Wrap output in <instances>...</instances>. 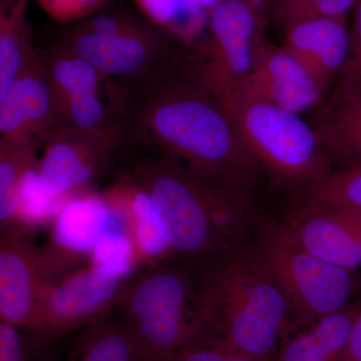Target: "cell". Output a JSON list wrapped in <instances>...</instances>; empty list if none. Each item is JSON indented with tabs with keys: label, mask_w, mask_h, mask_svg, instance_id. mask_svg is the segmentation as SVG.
Segmentation results:
<instances>
[{
	"label": "cell",
	"mask_w": 361,
	"mask_h": 361,
	"mask_svg": "<svg viewBox=\"0 0 361 361\" xmlns=\"http://www.w3.org/2000/svg\"><path fill=\"white\" fill-rule=\"evenodd\" d=\"M123 87L122 141L127 137L206 179L262 169L219 99L177 59Z\"/></svg>",
	"instance_id": "obj_1"
},
{
	"label": "cell",
	"mask_w": 361,
	"mask_h": 361,
	"mask_svg": "<svg viewBox=\"0 0 361 361\" xmlns=\"http://www.w3.org/2000/svg\"><path fill=\"white\" fill-rule=\"evenodd\" d=\"M127 176L151 199L169 261L196 269L243 248L255 223L249 183L206 179L163 157L137 164Z\"/></svg>",
	"instance_id": "obj_2"
},
{
	"label": "cell",
	"mask_w": 361,
	"mask_h": 361,
	"mask_svg": "<svg viewBox=\"0 0 361 361\" xmlns=\"http://www.w3.org/2000/svg\"><path fill=\"white\" fill-rule=\"evenodd\" d=\"M192 270L210 336L232 350L275 360L294 334L290 305L251 252L243 248Z\"/></svg>",
	"instance_id": "obj_3"
},
{
	"label": "cell",
	"mask_w": 361,
	"mask_h": 361,
	"mask_svg": "<svg viewBox=\"0 0 361 361\" xmlns=\"http://www.w3.org/2000/svg\"><path fill=\"white\" fill-rule=\"evenodd\" d=\"M115 306L121 322L152 361H167L212 338L199 308L193 270L186 265L145 264L126 278Z\"/></svg>",
	"instance_id": "obj_4"
},
{
	"label": "cell",
	"mask_w": 361,
	"mask_h": 361,
	"mask_svg": "<svg viewBox=\"0 0 361 361\" xmlns=\"http://www.w3.org/2000/svg\"><path fill=\"white\" fill-rule=\"evenodd\" d=\"M250 252L286 297L294 332L345 307L360 291L356 271L312 255L292 241L279 222L261 223Z\"/></svg>",
	"instance_id": "obj_5"
},
{
	"label": "cell",
	"mask_w": 361,
	"mask_h": 361,
	"mask_svg": "<svg viewBox=\"0 0 361 361\" xmlns=\"http://www.w3.org/2000/svg\"><path fill=\"white\" fill-rule=\"evenodd\" d=\"M221 104L248 153L278 182L302 192L332 172L313 128L296 114L239 99Z\"/></svg>",
	"instance_id": "obj_6"
},
{
	"label": "cell",
	"mask_w": 361,
	"mask_h": 361,
	"mask_svg": "<svg viewBox=\"0 0 361 361\" xmlns=\"http://www.w3.org/2000/svg\"><path fill=\"white\" fill-rule=\"evenodd\" d=\"M263 20L264 16L242 0H222L211 11L210 37L198 63L189 68L220 104L229 99L251 73Z\"/></svg>",
	"instance_id": "obj_7"
},
{
	"label": "cell",
	"mask_w": 361,
	"mask_h": 361,
	"mask_svg": "<svg viewBox=\"0 0 361 361\" xmlns=\"http://www.w3.org/2000/svg\"><path fill=\"white\" fill-rule=\"evenodd\" d=\"M126 278L92 266L78 268L44 285L35 329L30 334L56 341L109 315Z\"/></svg>",
	"instance_id": "obj_8"
},
{
	"label": "cell",
	"mask_w": 361,
	"mask_h": 361,
	"mask_svg": "<svg viewBox=\"0 0 361 361\" xmlns=\"http://www.w3.org/2000/svg\"><path fill=\"white\" fill-rule=\"evenodd\" d=\"M123 123L106 132L87 133L59 125L45 137L39 159L45 193L70 199L90 192L109 166L114 148L122 141Z\"/></svg>",
	"instance_id": "obj_9"
},
{
	"label": "cell",
	"mask_w": 361,
	"mask_h": 361,
	"mask_svg": "<svg viewBox=\"0 0 361 361\" xmlns=\"http://www.w3.org/2000/svg\"><path fill=\"white\" fill-rule=\"evenodd\" d=\"M56 47L89 61L118 85L137 82L176 59L158 35L135 23L113 33L92 32L82 25Z\"/></svg>",
	"instance_id": "obj_10"
},
{
	"label": "cell",
	"mask_w": 361,
	"mask_h": 361,
	"mask_svg": "<svg viewBox=\"0 0 361 361\" xmlns=\"http://www.w3.org/2000/svg\"><path fill=\"white\" fill-rule=\"evenodd\" d=\"M113 210L110 195L87 192L66 202L52 221L47 243L37 248L40 269L47 283L78 269V265L90 257L110 228Z\"/></svg>",
	"instance_id": "obj_11"
},
{
	"label": "cell",
	"mask_w": 361,
	"mask_h": 361,
	"mask_svg": "<svg viewBox=\"0 0 361 361\" xmlns=\"http://www.w3.org/2000/svg\"><path fill=\"white\" fill-rule=\"evenodd\" d=\"M297 245L330 264L361 269V213L301 199L279 222Z\"/></svg>",
	"instance_id": "obj_12"
},
{
	"label": "cell",
	"mask_w": 361,
	"mask_h": 361,
	"mask_svg": "<svg viewBox=\"0 0 361 361\" xmlns=\"http://www.w3.org/2000/svg\"><path fill=\"white\" fill-rule=\"evenodd\" d=\"M322 97L302 65L284 47L266 40L261 32L256 39L251 73L225 102L239 99L272 104L298 115L319 104Z\"/></svg>",
	"instance_id": "obj_13"
},
{
	"label": "cell",
	"mask_w": 361,
	"mask_h": 361,
	"mask_svg": "<svg viewBox=\"0 0 361 361\" xmlns=\"http://www.w3.org/2000/svg\"><path fill=\"white\" fill-rule=\"evenodd\" d=\"M59 125L54 90L42 56L35 52L25 71L0 99V142L40 147Z\"/></svg>",
	"instance_id": "obj_14"
},
{
	"label": "cell",
	"mask_w": 361,
	"mask_h": 361,
	"mask_svg": "<svg viewBox=\"0 0 361 361\" xmlns=\"http://www.w3.org/2000/svg\"><path fill=\"white\" fill-rule=\"evenodd\" d=\"M45 284L32 231L0 232V320L32 332Z\"/></svg>",
	"instance_id": "obj_15"
},
{
	"label": "cell",
	"mask_w": 361,
	"mask_h": 361,
	"mask_svg": "<svg viewBox=\"0 0 361 361\" xmlns=\"http://www.w3.org/2000/svg\"><path fill=\"white\" fill-rule=\"evenodd\" d=\"M283 47L310 73L324 97L336 85L348 59V18L297 23L285 32Z\"/></svg>",
	"instance_id": "obj_16"
},
{
	"label": "cell",
	"mask_w": 361,
	"mask_h": 361,
	"mask_svg": "<svg viewBox=\"0 0 361 361\" xmlns=\"http://www.w3.org/2000/svg\"><path fill=\"white\" fill-rule=\"evenodd\" d=\"M361 300L320 318L282 341L275 361H346V353Z\"/></svg>",
	"instance_id": "obj_17"
},
{
	"label": "cell",
	"mask_w": 361,
	"mask_h": 361,
	"mask_svg": "<svg viewBox=\"0 0 361 361\" xmlns=\"http://www.w3.org/2000/svg\"><path fill=\"white\" fill-rule=\"evenodd\" d=\"M311 127L332 171L361 167V94L350 101L322 106Z\"/></svg>",
	"instance_id": "obj_18"
},
{
	"label": "cell",
	"mask_w": 361,
	"mask_h": 361,
	"mask_svg": "<svg viewBox=\"0 0 361 361\" xmlns=\"http://www.w3.org/2000/svg\"><path fill=\"white\" fill-rule=\"evenodd\" d=\"M28 0H1L0 13V99L32 61L25 20Z\"/></svg>",
	"instance_id": "obj_19"
},
{
	"label": "cell",
	"mask_w": 361,
	"mask_h": 361,
	"mask_svg": "<svg viewBox=\"0 0 361 361\" xmlns=\"http://www.w3.org/2000/svg\"><path fill=\"white\" fill-rule=\"evenodd\" d=\"M66 361H152L121 322L106 315L92 322L75 342Z\"/></svg>",
	"instance_id": "obj_20"
},
{
	"label": "cell",
	"mask_w": 361,
	"mask_h": 361,
	"mask_svg": "<svg viewBox=\"0 0 361 361\" xmlns=\"http://www.w3.org/2000/svg\"><path fill=\"white\" fill-rule=\"evenodd\" d=\"M115 191L129 214L133 238L140 260L145 264L169 261V251L157 221L149 195L128 176Z\"/></svg>",
	"instance_id": "obj_21"
},
{
	"label": "cell",
	"mask_w": 361,
	"mask_h": 361,
	"mask_svg": "<svg viewBox=\"0 0 361 361\" xmlns=\"http://www.w3.org/2000/svg\"><path fill=\"white\" fill-rule=\"evenodd\" d=\"M0 144V232H6L21 227L18 221V186L23 173L37 157L39 147Z\"/></svg>",
	"instance_id": "obj_22"
},
{
	"label": "cell",
	"mask_w": 361,
	"mask_h": 361,
	"mask_svg": "<svg viewBox=\"0 0 361 361\" xmlns=\"http://www.w3.org/2000/svg\"><path fill=\"white\" fill-rule=\"evenodd\" d=\"M70 199L54 198L45 193L39 179V159L35 157L25 168L18 186V224L32 231L54 221Z\"/></svg>",
	"instance_id": "obj_23"
},
{
	"label": "cell",
	"mask_w": 361,
	"mask_h": 361,
	"mask_svg": "<svg viewBox=\"0 0 361 361\" xmlns=\"http://www.w3.org/2000/svg\"><path fill=\"white\" fill-rule=\"evenodd\" d=\"M140 263L133 235L123 230L109 229L90 256V266L121 278L129 277Z\"/></svg>",
	"instance_id": "obj_24"
},
{
	"label": "cell",
	"mask_w": 361,
	"mask_h": 361,
	"mask_svg": "<svg viewBox=\"0 0 361 361\" xmlns=\"http://www.w3.org/2000/svg\"><path fill=\"white\" fill-rule=\"evenodd\" d=\"M301 199L361 213V167L332 171L322 180L306 188Z\"/></svg>",
	"instance_id": "obj_25"
},
{
	"label": "cell",
	"mask_w": 361,
	"mask_h": 361,
	"mask_svg": "<svg viewBox=\"0 0 361 361\" xmlns=\"http://www.w3.org/2000/svg\"><path fill=\"white\" fill-rule=\"evenodd\" d=\"M142 13L176 35H185L201 25L208 11L195 0H135Z\"/></svg>",
	"instance_id": "obj_26"
},
{
	"label": "cell",
	"mask_w": 361,
	"mask_h": 361,
	"mask_svg": "<svg viewBox=\"0 0 361 361\" xmlns=\"http://www.w3.org/2000/svg\"><path fill=\"white\" fill-rule=\"evenodd\" d=\"M361 94V0L355 8V18L349 30L348 59L338 80L330 90L323 106L343 103Z\"/></svg>",
	"instance_id": "obj_27"
},
{
	"label": "cell",
	"mask_w": 361,
	"mask_h": 361,
	"mask_svg": "<svg viewBox=\"0 0 361 361\" xmlns=\"http://www.w3.org/2000/svg\"><path fill=\"white\" fill-rule=\"evenodd\" d=\"M49 342L0 320V361H51Z\"/></svg>",
	"instance_id": "obj_28"
},
{
	"label": "cell",
	"mask_w": 361,
	"mask_h": 361,
	"mask_svg": "<svg viewBox=\"0 0 361 361\" xmlns=\"http://www.w3.org/2000/svg\"><path fill=\"white\" fill-rule=\"evenodd\" d=\"M167 361H275L270 358L244 355L228 348L213 338L196 342Z\"/></svg>",
	"instance_id": "obj_29"
},
{
	"label": "cell",
	"mask_w": 361,
	"mask_h": 361,
	"mask_svg": "<svg viewBox=\"0 0 361 361\" xmlns=\"http://www.w3.org/2000/svg\"><path fill=\"white\" fill-rule=\"evenodd\" d=\"M49 16L59 23L84 18L94 13L106 0H37Z\"/></svg>",
	"instance_id": "obj_30"
},
{
	"label": "cell",
	"mask_w": 361,
	"mask_h": 361,
	"mask_svg": "<svg viewBox=\"0 0 361 361\" xmlns=\"http://www.w3.org/2000/svg\"><path fill=\"white\" fill-rule=\"evenodd\" d=\"M315 0H268L266 11L284 30L307 20L308 13Z\"/></svg>",
	"instance_id": "obj_31"
},
{
	"label": "cell",
	"mask_w": 361,
	"mask_h": 361,
	"mask_svg": "<svg viewBox=\"0 0 361 361\" xmlns=\"http://www.w3.org/2000/svg\"><path fill=\"white\" fill-rule=\"evenodd\" d=\"M346 361H361V310L356 317L349 338Z\"/></svg>",
	"instance_id": "obj_32"
},
{
	"label": "cell",
	"mask_w": 361,
	"mask_h": 361,
	"mask_svg": "<svg viewBox=\"0 0 361 361\" xmlns=\"http://www.w3.org/2000/svg\"><path fill=\"white\" fill-rule=\"evenodd\" d=\"M242 1L246 2L247 4L253 7L255 11H257L259 13L265 16L266 6H267L268 0H242Z\"/></svg>",
	"instance_id": "obj_33"
},
{
	"label": "cell",
	"mask_w": 361,
	"mask_h": 361,
	"mask_svg": "<svg viewBox=\"0 0 361 361\" xmlns=\"http://www.w3.org/2000/svg\"><path fill=\"white\" fill-rule=\"evenodd\" d=\"M220 1L222 0H195L198 6H200L202 8L205 9L206 11H208L209 13L212 11L214 7L217 6Z\"/></svg>",
	"instance_id": "obj_34"
}]
</instances>
